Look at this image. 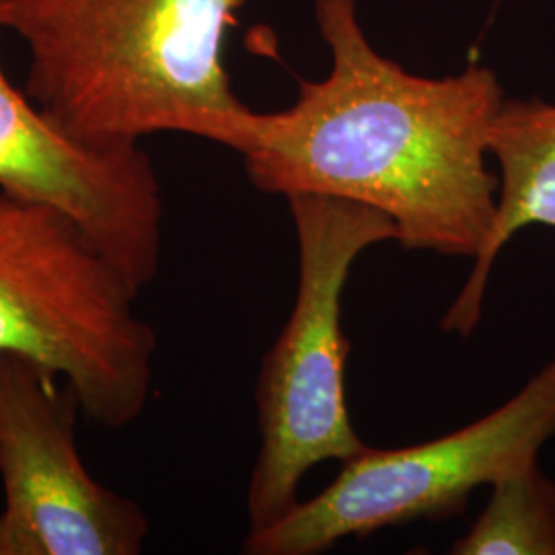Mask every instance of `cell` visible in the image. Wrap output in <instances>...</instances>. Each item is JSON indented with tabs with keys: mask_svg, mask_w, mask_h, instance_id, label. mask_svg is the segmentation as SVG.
<instances>
[{
	"mask_svg": "<svg viewBox=\"0 0 555 555\" xmlns=\"http://www.w3.org/2000/svg\"><path fill=\"white\" fill-rule=\"evenodd\" d=\"M315 23L332 68L302 80L291 107L261 114L241 155L251 185L352 199L389 217L405 249L476 258L498 210L488 134L506 98L496 73H408L371 43L357 0H315Z\"/></svg>",
	"mask_w": 555,
	"mask_h": 555,
	"instance_id": "1",
	"label": "cell"
},
{
	"mask_svg": "<svg viewBox=\"0 0 555 555\" xmlns=\"http://www.w3.org/2000/svg\"><path fill=\"white\" fill-rule=\"evenodd\" d=\"M245 0H4L27 48L23 91L64 137L98 153L160 132L243 155L261 114L233 91L224 40Z\"/></svg>",
	"mask_w": 555,
	"mask_h": 555,
	"instance_id": "2",
	"label": "cell"
},
{
	"mask_svg": "<svg viewBox=\"0 0 555 555\" xmlns=\"http://www.w3.org/2000/svg\"><path fill=\"white\" fill-rule=\"evenodd\" d=\"M140 295L77 220L0 185V354L54 373L109 430L153 396L157 334Z\"/></svg>",
	"mask_w": 555,
	"mask_h": 555,
	"instance_id": "3",
	"label": "cell"
},
{
	"mask_svg": "<svg viewBox=\"0 0 555 555\" xmlns=\"http://www.w3.org/2000/svg\"><path fill=\"white\" fill-rule=\"evenodd\" d=\"M288 208L297 229L298 288L293 311L259 371V451L249 490V533L280 520L298 486L325 461H348L364 444L346 399L350 341L341 330V295L366 249L396 241V227L352 199L297 194Z\"/></svg>",
	"mask_w": 555,
	"mask_h": 555,
	"instance_id": "4",
	"label": "cell"
},
{
	"mask_svg": "<svg viewBox=\"0 0 555 555\" xmlns=\"http://www.w3.org/2000/svg\"><path fill=\"white\" fill-rule=\"evenodd\" d=\"M554 437L555 358L515 397L461 430L401 449L366 447L344 461L321 494L251 531L243 552L315 555L348 537L459 515L474 490L533 465Z\"/></svg>",
	"mask_w": 555,
	"mask_h": 555,
	"instance_id": "5",
	"label": "cell"
},
{
	"mask_svg": "<svg viewBox=\"0 0 555 555\" xmlns=\"http://www.w3.org/2000/svg\"><path fill=\"white\" fill-rule=\"evenodd\" d=\"M75 391L38 362L0 354V555H139L132 498L103 486L77 447Z\"/></svg>",
	"mask_w": 555,
	"mask_h": 555,
	"instance_id": "6",
	"label": "cell"
},
{
	"mask_svg": "<svg viewBox=\"0 0 555 555\" xmlns=\"http://www.w3.org/2000/svg\"><path fill=\"white\" fill-rule=\"evenodd\" d=\"M0 0V34L4 29ZM0 185L77 220L140 293L159 274L165 204L149 153H98L64 137L0 62Z\"/></svg>",
	"mask_w": 555,
	"mask_h": 555,
	"instance_id": "7",
	"label": "cell"
},
{
	"mask_svg": "<svg viewBox=\"0 0 555 555\" xmlns=\"http://www.w3.org/2000/svg\"><path fill=\"white\" fill-rule=\"evenodd\" d=\"M488 153L500 167L492 233L474 258L442 330L467 337L481 319L488 280L504 245L527 227L555 229V105L541 100H504L488 134Z\"/></svg>",
	"mask_w": 555,
	"mask_h": 555,
	"instance_id": "8",
	"label": "cell"
},
{
	"mask_svg": "<svg viewBox=\"0 0 555 555\" xmlns=\"http://www.w3.org/2000/svg\"><path fill=\"white\" fill-rule=\"evenodd\" d=\"M492 496L453 555H555V483L527 465L490 486Z\"/></svg>",
	"mask_w": 555,
	"mask_h": 555,
	"instance_id": "9",
	"label": "cell"
}]
</instances>
